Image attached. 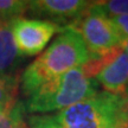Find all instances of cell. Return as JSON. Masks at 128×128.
Here are the masks:
<instances>
[{"label": "cell", "instance_id": "6da1fadb", "mask_svg": "<svg viewBox=\"0 0 128 128\" xmlns=\"http://www.w3.org/2000/svg\"><path fill=\"white\" fill-rule=\"evenodd\" d=\"M92 60L81 36L70 26H64L50 46L44 50L20 75L24 95H31L43 84Z\"/></svg>", "mask_w": 128, "mask_h": 128}, {"label": "cell", "instance_id": "7a4b0ae2", "mask_svg": "<svg viewBox=\"0 0 128 128\" xmlns=\"http://www.w3.org/2000/svg\"><path fill=\"white\" fill-rule=\"evenodd\" d=\"M124 95L97 92L57 113L28 115L30 128H120L121 102Z\"/></svg>", "mask_w": 128, "mask_h": 128}, {"label": "cell", "instance_id": "3957f363", "mask_svg": "<svg viewBox=\"0 0 128 128\" xmlns=\"http://www.w3.org/2000/svg\"><path fill=\"white\" fill-rule=\"evenodd\" d=\"M97 88L96 81L81 66L39 87L28 96L24 108L30 115L57 113L94 96Z\"/></svg>", "mask_w": 128, "mask_h": 128}, {"label": "cell", "instance_id": "277c9868", "mask_svg": "<svg viewBox=\"0 0 128 128\" xmlns=\"http://www.w3.org/2000/svg\"><path fill=\"white\" fill-rule=\"evenodd\" d=\"M81 36L92 58H100L120 46L124 37L110 17L103 13L95 2L68 25Z\"/></svg>", "mask_w": 128, "mask_h": 128}, {"label": "cell", "instance_id": "5b68a950", "mask_svg": "<svg viewBox=\"0 0 128 128\" xmlns=\"http://www.w3.org/2000/svg\"><path fill=\"white\" fill-rule=\"evenodd\" d=\"M84 70L103 90L114 95H124L128 89V56L118 46L100 58H92Z\"/></svg>", "mask_w": 128, "mask_h": 128}, {"label": "cell", "instance_id": "8992f818", "mask_svg": "<svg viewBox=\"0 0 128 128\" xmlns=\"http://www.w3.org/2000/svg\"><path fill=\"white\" fill-rule=\"evenodd\" d=\"M19 54L23 57L39 56L56 33L64 26L52 22L31 18H17L8 22Z\"/></svg>", "mask_w": 128, "mask_h": 128}, {"label": "cell", "instance_id": "52a82bcc", "mask_svg": "<svg viewBox=\"0 0 128 128\" xmlns=\"http://www.w3.org/2000/svg\"><path fill=\"white\" fill-rule=\"evenodd\" d=\"M90 1L84 0H33L28 1V13L40 18L42 20L55 24H65L68 26L74 23L90 6Z\"/></svg>", "mask_w": 128, "mask_h": 128}, {"label": "cell", "instance_id": "ba28073f", "mask_svg": "<svg viewBox=\"0 0 128 128\" xmlns=\"http://www.w3.org/2000/svg\"><path fill=\"white\" fill-rule=\"evenodd\" d=\"M23 58L17 49L10 23H2L0 26V77L20 78L18 70Z\"/></svg>", "mask_w": 128, "mask_h": 128}, {"label": "cell", "instance_id": "9c48e42d", "mask_svg": "<svg viewBox=\"0 0 128 128\" xmlns=\"http://www.w3.org/2000/svg\"><path fill=\"white\" fill-rule=\"evenodd\" d=\"M20 78L0 77V110L12 108L18 102Z\"/></svg>", "mask_w": 128, "mask_h": 128}, {"label": "cell", "instance_id": "30bf717a", "mask_svg": "<svg viewBox=\"0 0 128 128\" xmlns=\"http://www.w3.org/2000/svg\"><path fill=\"white\" fill-rule=\"evenodd\" d=\"M28 1L25 0H0V18L2 23L22 18L28 13Z\"/></svg>", "mask_w": 128, "mask_h": 128}, {"label": "cell", "instance_id": "8fae6325", "mask_svg": "<svg viewBox=\"0 0 128 128\" xmlns=\"http://www.w3.org/2000/svg\"><path fill=\"white\" fill-rule=\"evenodd\" d=\"M24 103L18 101L12 108L0 110V128H20L25 124Z\"/></svg>", "mask_w": 128, "mask_h": 128}, {"label": "cell", "instance_id": "7c38bea8", "mask_svg": "<svg viewBox=\"0 0 128 128\" xmlns=\"http://www.w3.org/2000/svg\"><path fill=\"white\" fill-rule=\"evenodd\" d=\"M95 5L108 17L128 16V0H108V1H95Z\"/></svg>", "mask_w": 128, "mask_h": 128}, {"label": "cell", "instance_id": "4fadbf2b", "mask_svg": "<svg viewBox=\"0 0 128 128\" xmlns=\"http://www.w3.org/2000/svg\"><path fill=\"white\" fill-rule=\"evenodd\" d=\"M113 23L115 24L116 28L119 30L121 36L126 38L128 37V16H120V17H113Z\"/></svg>", "mask_w": 128, "mask_h": 128}, {"label": "cell", "instance_id": "5bb4252c", "mask_svg": "<svg viewBox=\"0 0 128 128\" xmlns=\"http://www.w3.org/2000/svg\"><path fill=\"white\" fill-rule=\"evenodd\" d=\"M120 114H121V122L128 126V92L122 96Z\"/></svg>", "mask_w": 128, "mask_h": 128}, {"label": "cell", "instance_id": "9a60e30c", "mask_svg": "<svg viewBox=\"0 0 128 128\" xmlns=\"http://www.w3.org/2000/svg\"><path fill=\"white\" fill-rule=\"evenodd\" d=\"M120 46L122 48V50L127 54L128 56V37H126V38H124L122 39V42H121V44H120Z\"/></svg>", "mask_w": 128, "mask_h": 128}, {"label": "cell", "instance_id": "2e32d148", "mask_svg": "<svg viewBox=\"0 0 128 128\" xmlns=\"http://www.w3.org/2000/svg\"><path fill=\"white\" fill-rule=\"evenodd\" d=\"M120 128H128L127 124H121V126H120Z\"/></svg>", "mask_w": 128, "mask_h": 128}, {"label": "cell", "instance_id": "e0dca14e", "mask_svg": "<svg viewBox=\"0 0 128 128\" xmlns=\"http://www.w3.org/2000/svg\"><path fill=\"white\" fill-rule=\"evenodd\" d=\"M20 128H30V127H28V124H23V126H22V127H20Z\"/></svg>", "mask_w": 128, "mask_h": 128}, {"label": "cell", "instance_id": "ac0fdd59", "mask_svg": "<svg viewBox=\"0 0 128 128\" xmlns=\"http://www.w3.org/2000/svg\"><path fill=\"white\" fill-rule=\"evenodd\" d=\"M2 25V20H1V18H0V26Z\"/></svg>", "mask_w": 128, "mask_h": 128}, {"label": "cell", "instance_id": "d6986e66", "mask_svg": "<svg viewBox=\"0 0 128 128\" xmlns=\"http://www.w3.org/2000/svg\"><path fill=\"white\" fill-rule=\"evenodd\" d=\"M127 92H128V89H127Z\"/></svg>", "mask_w": 128, "mask_h": 128}]
</instances>
